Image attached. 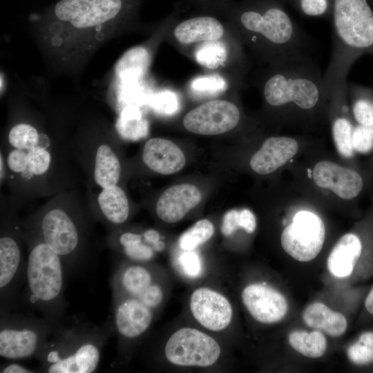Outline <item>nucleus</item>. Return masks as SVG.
<instances>
[{"instance_id":"obj_7","label":"nucleus","mask_w":373,"mask_h":373,"mask_svg":"<svg viewBox=\"0 0 373 373\" xmlns=\"http://www.w3.org/2000/svg\"><path fill=\"white\" fill-rule=\"evenodd\" d=\"M55 327L43 317L10 312L1 314V357L13 361L37 358Z\"/></svg>"},{"instance_id":"obj_2","label":"nucleus","mask_w":373,"mask_h":373,"mask_svg":"<svg viewBox=\"0 0 373 373\" xmlns=\"http://www.w3.org/2000/svg\"><path fill=\"white\" fill-rule=\"evenodd\" d=\"M221 15L263 66L305 53V37L287 11L284 0L234 1Z\"/></svg>"},{"instance_id":"obj_23","label":"nucleus","mask_w":373,"mask_h":373,"mask_svg":"<svg viewBox=\"0 0 373 373\" xmlns=\"http://www.w3.org/2000/svg\"><path fill=\"white\" fill-rule=\"evenodd\" d=\"M302 317L307 326L322 330L333 337L341 336L347 329L345 317L323 303L309 304L304 309Z\"/></svg>"},{"instance_id":"obj_20","label":"nucleus","mask_w":373,"mask_h":373,"mask_svg":"<svg viewBox=\"0 0 373 373\" xmlns=\"http://www.w3.org/2000/svg\"><path fill=\"white\" fill-rule=\"evenodd\" d=\"M142 160L153 171L171 175L180 171L186 162L180 147L171 140L162 137L149 139L144 144Z\"/></svg>"},{"instance_id":"obj_27","label":"nucleus","mask_w":373,"mask_h":373,"mask_svg":"<svg viewBox=\"0 0 373 373\" xmlns=\"http://www.w3.org/2000/svg\"><path fill=\"white\" fill-rule=\"evenodd\" d=\"M120 174L121 165L116 154L108 144L100 145L95 155V182L102 189L117 185Z\"/></svg>"},{"instance_id":"obj_3","label":"nucleus","mask_w":373,"mask_h":373,"mask_svg":"<svg viewBox=\"0 0 373 373\" xmlns=\"http://www.w3.org/2000/svg\"><path fill=\"white\" fill-rule=\"evenodd\" d=\"M108 321L97 325L73 317L55 329L36 359L47 373H92L99 365L111 332Z\"/></svg>"},{"instance_id":"obj_16","label":"nucleus","mask_w":373,"mask_h":373,"mask_svg":"<svg viewBox=\"0 0 373 373\" xmlns=\"http://www.w3.org/2000/svg\"><path fill=\"white\" fill-rule=\"evenodd\" d=\"M242 300L251 316L262 323L279 322L288 311L284 296L276 289L262 284L247 286L242 292Z\"/></svg>"},{"instance_id":"obj_46","label":"nucleus","mask_w":373,"mask_h":373,"mask_svg":"<svg viewBox=\"0 0 373 373\" xmlns=\"http://www.w3.org/2000/svg\"><path fill=\"white\" fill-rule=\"evenodd\" d=\"M145 241L153 247L160 241V235L155 229H149L143 233Z\"/></svg>"},{"instance_id":"obj_42","label":"nucleus","mask_w":373,"mask_h":373,"mask_svg":"<svg viewBox=\"0 0 373 373\" xmlns=\"http://www.w3.org/2000/svg\"><path fill=\"white\" fill-rule=\"evenodd\" d=\"M204 13L222 15L234 0H188Z\"/></svg>"},{"instance_id":"obj_29","label":"nucleus","mask_w":373,"mask_h":373,"mask_svg":"<svg viewBox=\"0 0 373 373\" xmlns=\"http://www.w3.org/2000/svg\"><path fill=\"white\" fill-rule=\"evenodd\" d=\"M288 341L294 350L309 358H319L327 349L326 338L318 330L311 332L305 330L293 331L289 334Z\"/></svg>"},{"instance_id":"obj_38","label":"nucleus","mask_w":373,"mask_h":373,"mask_svg":"<svg viewBox=\"0 0 373 373\" xmlns=\"http://www.w3.org/2000/svg\"><path fill=\"white\" fill-rule=\"evenodd\" d=\"M307 17L331 15L333 0H284Z\"/></svg>"},{"instance_id":"obj_5","label":"nucleus","mask_w":373,"mask_h":373,"mask_svg":"<svg viewBox=\"0 0 373 373\" xmlns=\"http://www.w3.org/2000/svg\"><path fill=\"white\" fill-rule=\"evenodd\" d=\"M265 103L273 108L314 110L328 96L323 75L305 53L265 65L256 79Z\"/></svg>"},{"instance_id":"obj_35","label":"nucleus","mask_w":373,"mask_h":373,"mask_svg":"<svg viewBox=\"0 0 373 373\" xmlns=\"http://www.w3.org/2000/svg\"><path fill=\"white\" fill-rule=\"evenodd\" d=\"M40 135L37 130L28 124H18L8 133V141L14 149L29 150L39 145L46 136Z\"/></svg>"},{"instance_id":"obj_11","label":"nucleus","mask_w":373,"mask_h":373,"mask_svg":"<svg viewBox=\"0 0 373 373\" xmlns=\"http://www.w3.org/2000/svg\"><path fill=\"white\" fill-rule=\"evenodd\" d=\"M325 227L321 218L309 211L297 212L282 232L281 245L291 257L300 262L314 259L321 251Z\"/></svg>"},{"instance_id":"obj_14","label":"nucleus","mask_w":373,"mask_h":373,"mask_svg":"<svg viewBox=\"0 0 373 373\" xmlns=\"http://www.w3.org/2000/svg\"><path fill=\"white\" fill-rule=\"evenodd\" d=\"M189 305L195 319L209 330H222L232 319V307L227 298L207 287L198 288L192 293Z\"/></svg>"},{"instance_id":"obj_43","label":"nucleus","mask_w":373,"mask_h":373,"mask_svg":"<svg viewBox=\"0 0 373 373\" xmlns=\"http://www.w3.org/2000/svg\"><path fill=\"white\" fill-rule=\"evenodd\" d=\"M9 169L16 173H26L28 166V153L26 150L14 149L7 156Z\"/></svg>"},{"instance_id":"obj_1","label":"nucleus","mask_w":373,"mask_h":373,"mask_svg":"<svg viewBox=\"0 0 373 373\" xmlns=\"http://www.w3.org/2000/svg\"><path fill=\"white\" fill-rule=\"evenodd\" d=\"M143 0H59L44 14L41 37L64 64L80 61L137 20Z\"/></svg>"},{"instance_id":"obj_12","label":"nucleus","mask_w":373,"mask_h":373,"mask_svg":"<svg viewBox=\"0 0 373 373\" xmlns=\"http://www.w3.org/2000/svg\"><path fill=\"white\" fill-rule=\"evenodd\" d=\"M242 119L238 106L224 98L205 101L190 110L182 119L184 128L202 135H218L236 128Z\"/></svg>"},{"instance_id":"obj_26","label":"nucleus","mask_w":373,"mask_h":373,"mask_svg":"<svg viewBox=\"0 0 373 373\" xmlns=\"http://www.w3.org/2000/svg\"><path fill=\"white\" fill-rule=\"evenodd\" d=\"M155 89L149 77L140 80L119 81L115 83L117 100L122 108L126 106L147 107Z\"/></svg>"},{"instance_id":"obj_39","label":"nucleus","mask_w":373,"mask_h":373,"mask_svg":"<svg viewBox=\"0 0 373 373\" xmlns=\"http://www.w3.org/2000/svg\"><path fill=\"white\" fill-rule=\"evenodd\" d=\"M28 166L26 173L41 175L45 173L51 162V155L43 146L39 145L27 151Z\"/></svg>"},{"instance_id":"obj_22","label":"nucleus","mask_w":373,"mask_h":373,"mask_svg":"<svg viewBox=\"0 0 373 373\" xmlns=\"http://www.w3.org/2000/svg\"><path fill=\"white\" fill-rule=\"evenodd\" d=\"M361 251L362 244L358 236L354 233L343 235L327 258L329 271L336 278L349 276L352 273Z\"/></svg>"},{"instance_id":"obj_37","label":"nucleus","mask_w":373,"mask_h":373,"mask_svg":"<svg viewBox=\"0 0 373 373\" xmlns=\"http://www.w3.org/2000/svg\"><path fill=\"white\" fill-rule=\"evenodd\" d=\"M349 360L357 365L373 362V332L362 334L358 339L347 350Z\"/></svg>"},{"instance_id":"obj_36","label":"nucleus","mask_w":373,"mask_h":373,"mask_svg":"<svg viewBox=\"0 0 373 373\" xmlns=\"http://www.w3.org/2000/svg\"><path fill=\"white\" fill-rule=\"evenodd\" d=\"M213 233V224L208 220H200L181 235L179 245L184 251L194 250L208 241Z\"/></svg>"},{"instance_id":"obj_21","label":"nucleus","mask_w":373,"mask_h":373,"mask_svg":"<svg viewBox=\"0 0 373 373\" xmlns=\"http://www.w3.org/2000/svg\"><path fill=\"white\" fill-rule=\"evenodd\" d=\"M245 77L220 72H207L193 77L186 84V93L194 100L218 98L245 86Z\"/></svg>"},{"instance_id":"obj_47","label":"nucleus","mask_w":373,"mask_h":373,"mask_svg":"<svg viewBox=\"0 0 373 373\" xmlns=\"http://www.w3.org/2000/svg\"><path fill=\"white\" fill-rule=\"evenodd\" d=\"M365 306L367 310L372 314H373V287L370 291L368 295L366 297L365 301Z\"/></svg>"},{"instance_id":"obj_40","label":"nucleus","mask_w":373,"mask_h":373,"mask_svg":"<svg viewBox=\"0 0 373 373\" xmlns=\"http://www.w3.org/2000/svg\"><path fill=\"white\" fill-rule=\"evenodd\" d=\"M354 150L360 153H367L373 149V126L358 124L352 135Z\"/></svg>"},{"instance_id":"obj_33","label":"nucleus","mask_w":373,"mask_h":373,"mask_svg":"<svg viewBox=\"0 0 373 373\" xmlns=\"http://www.w3.org/2000/svg\"><path fill=\"white\" fill-rule=\"evenodd\" d=\"M354 126L345 116L336 117L332 123V135L338 153L346 158L354 155L352 135Z\"/></svg>"},{"instance_id":"obj_25","label":"nucleus","mask_w":373,"mask_h":373,"mask_svg":"<svg viewBox=\"0 0 373 373\" xmlns=\"http://www.w3.org/2000/svg\"><path fill=\"white\" fill-rule=\"evenodd\" d=\"M97 201L104 218L108 222L121 224L128 219V200L125 192L117 185L103 188Z\"/></svg>"},{"instance_id":"obj_9","label":"nucleus","mask_w":373,"mask_h":373,"mask_svg":"<svg viewBox=\"0 0 373 373\" xmlns=\"http://www.w3.org/2000/svg\"><path fill=\"white\" fill-rule=\"evenodd\" d=\"M182 54L209 72L245 77L249 70V59L245 46L235 34L199 44Z\"/></svg>"},{"instance_id":"obj_41","label":"nucleus","mask_w":373,"mask_h":373,"mask_svg":"<svg viewBox=\"0 0 373 373\" xmlns=\"http://www.w3.org/2000/svg\"><path fill=\"white\" fill-rule=\"evenodd\" d=\"M179 262L184 274L191 278L198 277L202 273L200 257L193 250L183 252L179 257Z\"/></svg>"},{"instance_id":"obj_45","label":"nucleus","mask_w":373,"mask_h":373,"mask_svg":"<svg viewBox=\"0 0 373 373\" xmlns=\"http://www.w3.org/2000/svg\"><path fill=\"white\" fill-rule=\"evenodd\" d=\"M36 372L37 371L15 362L2 364L0 368L1 373H33Z\"/></svg>"},{"instance_id":"obj_34","label":"nucleus","mask_w":373,"mask_h":373,"mask_svg":"<svg viewBox=\"0 0 373 373\" xmlns=\"http://www.w3.org/2000/svg\"><path fill=\"white\" fill-rule=\"evenodd\" d=\"M239 228L243 229L248 233L255 231L256 217L249 209H232L224 214L221 227L224 236H229Z\"/></svg>"},{"instance_id":"obj_49","label":"nucleus","mask_w":373,"mask_h":373,"mask_svg":"<svg viewBox=\"0 0 373 373\" xmlns=\"http://www.w3.org/2000/svg\"><path fill=\"white\" fill-rule=\"evenodd\" d=\"M370 1L373 3V0H370Z\"/></svg>"},{"instance_id":"obj_24","label":"nucleus","mask_w":373,"mask_h":373,"mask_svg":"<svg viewBox=\"0 0 373 373\" xmlns=\"http://www.w3.org/2000/svg\"><path fill=\"white\" fill-rule=\"evenodd\" d=\"M153 283L152 274L146 267L139 264L128 265L114 276L113 293L137 296Z\"/></svg>"},{"instance_id":"obj_4","label":"nucleus","mask_w":373,"mask_h":373,"mask_svg":"<svg viewBox=\"0 0 373 373\" xmlns=\"http://www.w3.org/2000/svg\"><path fill=\"white\" fill-rule=\"evenodd\" d=\"M332 50L323 75L329 96L338 85L347 82L348 73L365 54L373 55V10L370 0H333Z\"/></svg>"},{"instance_id":"obj_17","label":"nucleus","mask_w":373,"mask_h":373,"mask_svg":"<svg viewBox=\"0 0 373 373\" xmlns=\"http://www.w3.org/2000/svg\"><path fill=\"white\" fill-rule=\"evenodd\" d=\"M313 179L317 186L330 189L344 200L358 196L364 184L357 171L329 161H321L316 164Z\"/></svg>"},{"instance_id":"obj_30","label":"nucleus","mask_w":373,"mask_h":373,"mask_svg":"<svg viewBox=\"0 0 373 373\" xmlns=\"http://www.w3.org/2000/svg\"><path fill=\"white\" fill-rule=\"evenodd\" d=\"M181 107V94L171 86L155 88L147 105L155 115L166 117L178 114Z\"/></svg>"},{"instance_id":"obj_8","label":"nucleus","mask_w":373,"mask_h":373,"mask_svg":"<svg viewBox=\"0 0 373 373\" xmlns=\"http://www.w3.org/2000/svg\"><path fill=\"white\" fill-rule=\"evenodd\" d=\"M31 230L61 257L66 271L81 265L83 232L68 211L57 207L46 211Z\"/></svg>"},{"instance_id":"obj_31","label":"nucleus","mask_w":373,"mask_h":373,"mask_svg":"<svg viewBox=\"0 0 373 373\" xmlns=\"http://www.w3.org/2000/svg\"><path fill=\"white\" fill-rule=\"evenodd\" d=\"M354 100L352 113L358 124L373 126V89L357 84L347 85Z\"/></svg>"},{"instance_id":"obj_48","label":"nucleus","mask_w":373,"mask_h":373,"mask_svg":"<svg viewBox=\"0 0 373 373\" xmlns=\"http://www.w3.org/2000/svg\"><path fill=\"white\" fill-rule=\"evenodd\" d=\"M0 169H1L0 171H1L0 173L1 182H2L5 176V169H4L3 157L2 156L1 153L0 154Z\"/></svg>"},{"instance_id":"obj_28","label":"nucleus","mask_w":373,"mask_h":373,"mask_svg":"<svg viewBox=\"0 0 373 373\" xmlns=\"http://www.w3.org/2000/svg\"><path fill=\"white\" fill-rule=\"evenodd\" d=\"M115 127L124 139L137 141L146 137L149 132V122L142 108L126 106L121 109Z\"/></svg>"},{"instance_id":"obj_44","label":"nucleus","mask_w":373,"mask_h":373,"mask_svg":"<svg viewBox=\"0 0 373 373\" xmlns=\"http://www.w3.org/2000/svg\"><path fill=\"white\" fill-rule=\"evenodd\" d=\"M135 297L139 298L151 309H154L161 304L163 300V291L160 285L153 283L141 294Z\"/></svg>"},{"instance_id":"obj_18","label":"nucleus","mask_w":373,"mask_h":373,"mask_svg":"<svg viewBox=\"0 0 373 373\" xmlns=\"http://www.w3.org/2000/svg\"><path fill=\"white\" fill-rule=\"evenodd\" d=\"M202 198L199 189L191 184L171 186L160 196L156 204V214L167 223L180 221L198 204Z\"/></svg>"},{"instance_id":"obj_10","label":"nucleus","mask_w":373,"mask_h":373,"mask_svg":"<svg viewBox=\"0 0 373 373\" xmlns=\"http://www.w3.org/2000/svg\"><path fill=\"white\" fill-rule=\"evenodd\" d=\"M164 354L167 361L175 365L208 367L218 359L220 347L207 334L194 328L184 327L169 337Z\"/></svg>"},{"instance_id":"obj_32","label":"nucleus","mask_w":373,"mask_h":373,"mask_svg":"<svg viewBox=\"0 0 373 373\" xmlns=\"http://www.w3.org/2000/svg\"><path fill=\"white\" fill-rule=\"evenodd\" d=\"M143 234L124 232L119 237V243L125 256L135 262H146L154 256L153 247L146 241L143 242Z\"/></svg>"},{"instance_id":"obj_6","label":"nucleus","mask_w":373,"mask_h":373,"mask_svg":"<svg viewBox=\"0 0 373 373\" xmlns=\"http://www.w3.org/2000/svg\"><path fill=\"white\" fill-rule=\"evenodd\" d=\"M26 267V304L57 325L65 319L66 268L61 257L30 230Z\"/></svg>"},{"instance_id":"obj_13","label":"nucleus","mask_w":373,"mask_h":373,"mask_svg":"<svg viewBox=\"0 0 373 373\" xmlns=\"http://www.w3.org/2000/svg\"><path fill=\"white\" fill-rule=\"evenodd\" d=\"M179 15L169 28L164 41L182 53L199 44L234 34L227 22L220 20L216 15L204 13L183 20L179 19Z\"/></svg>"},{"instance_id":"obj_15","label":"nucleus","mask_w":373,"mask_h":373,"mask_svg":"<svg viewBox=\"0 0 373 373\" xmlns=\"http://www.w3.org/2000/svg\"><path fill=\"white\" fill-rule=\"evenodd\" d=\"M113 294V323L119 336L131 340L140 337L152 323L153 309L137 297Z\"/></svg>"},{"instance_id":"obj_19","label":"nucleus","mask_w":373,"mask_h":373,"mask_svg":"<svg viewBox=\"0 0 373 373\" xmlns=\"http://www.w3.org/2000/svg\"><path fill=\"white\" fill-rule=\"evenodd\" d=\"M298 149V142L292 137H270L251 157L250 166L258 174H269L291 159Z\"/></svg>"}]
</instances>
